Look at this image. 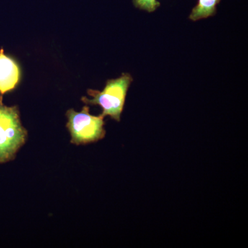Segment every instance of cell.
<instances>
[{
    "mask_svg": "<svg viewBox=\"0 0 248 248\" xmlns=\"http://www.w3.org/2000/svg\"><path fill=\"white\" fill-rule=\"evenodd\" d=\"M2 99L0 94V164L14 160L28 137L17 106L6 107Z\"/></svg>",
    "mask_w": 248,
    "mask_h": 248,
    "instance_id": "6da1fadb",
    "label": "cell"
},
{
    "mask_svg": "<svg viewBox=\"0 0 248 248\" xmlns=\"http://www.w3.org/2000/svg\"><path fill=\"white\" fill-rule=\"evenodd\" d=\"M133 81L131 75L123 73L117 79L108 80L102 91L88 90V94L93 99L83 97L81 101L87 105L100 106L103 110L102 116H110L112 120L120 122L127 92Z\"/></svg>",
    "mask_w": 248,
    "mask_h": 248,
    "instance_id": "7a4b0ae2",
    "label": "cell"
},
{
    "mask_svg": "<svg viewBox=\"0 0 248 248\" xmlns=\"http://www.w3.org/2000/svg\"><path fill=\"white\" fill-rule=\"evenodd\" d=\"M88 106L81 112L70 109L66 112V127L71 135V142L77 146L94 143L105 138L104 117L90 114Z\"/></svg>",
    "mask_w": 248,
    "mask_h": 248,
    "instance_id": "3957f363",
    "label": "cell"
},
{
    "mask_svg": "<svg viewBox=\"0 0 248 248\" xmlns=\"http://www.w3.org/2000/svg\"><path fill=\"white\" fill-rule=\"evenodd\" d=\"M20 68L14 59L0 50V94L14 91L20 80Z\"/></svg>",
    "mask_w": 248,
    "mask_h": 248,
    "instance_id": "277c9868",
    "label": "cell"
},
{
    "mask_svg": "<svg viewBox=\"0 0 248 248\" xmlns=\"http://www.w3.org/2000/svg\"><path fill=\"white\" fill-rule=\"evenodd\" d=\"M221 0H198L189 18L192 21H198L215 16L217 14V6Z\"/></svg>",
    "mask_w": 248,
    "mask_h": 248,
    "instance_id": "5b68a950",
    "label": "cell"
},
{
    "mask_svg": "<svg viewBox=\"0 0 248 248\" xmlns=\"http://www.w3.org/2000/svg\"><path fill=\"white\" fill-rule=\"evenodd\" d=\"M134 6L148 13H153L161 6L157 0H133Z\"/></svg>",
    "mask_w": 248,
    "mask_h": 248,
    "instance_id": "8992f818",
    "label": "cell"
}]
</instances>
